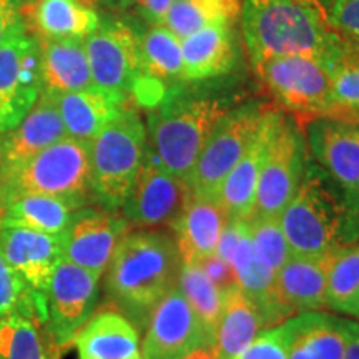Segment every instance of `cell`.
<instances>
[{
    "instance_id": "cell-1",
    "label": "cell",
    "mask_w": 359,
    "mask_h": 359,
    "mask_svg": "<svg viewBox=\"0 0 359 359\" xmlns=\"http://www.w3.org/2000/svg\"><path fill=\"white\" fill-rule=\"evenodd\" d=\"M280 222L293 257L336 255L359 243V195L306 161L302 183Z\"/></svg>"
},
{
    "instance_id": "cell-2",
    "label": "cell",
    "mask_w": 359,
    "mask_h": 359,
    "mask_svg": "<svg viewBox=\"0 0 359 359\" xmlns=\"http://www.w3.org/2000/svg\"><path fill=\"white\" fill-rule=\"evenodd\" d=\"M182 264L173 235L130 231L107 268L105 291L125 318L145 326L156 304L178 286Z\"/></svg>"
},
{
    "instance_id": "cell-3",
    "label": "cell",
    "mask_w": 359,
    "mask_h": 359,
    "mask_svg": "<svg viewBox=\"0 0 359 359\" xmlns=\"http://www.w3.org/2000/svg\"><path fill=\"white\" fill-rule=\"evenodd\" d=\"M241 22L255 69L291 55L313 57L326 65L343 39L326 12L306 0H245Z\"/></svg>"
},
{
    "instance_id": "cell-4",
    "label": "cell",
    "mask_w": 359,
    "mask_h": 359,
    "mask_svg": "<svg viewBox=\"0 0 359 359\" xmlns=\"http://www.w3.org/2000/svg\"><path fill=\"white\" fill-rule=\"evenodd\" d=\"M228 111L222 98L167 92L148 114V151L165 170L188 182L201 150Z\"/></svg>"
},
{
    "instance_id": "cell-5",
    "label": "cell",
    "mask_w": 359,
    "mask_h": 359,
    "mask_svg": "<svg viewBox=\"0 0 359 359\" xmlns=\"http://www.w3.org/2000/svg\"><path fill=\"white\" fill-rule=\"evenodd\" d=\"M147 151V127L138 111L130 107L90 142L92 196L100 208L109 212L122 208Z\"/></svg>"
},
{
    "instance_id": "cell-6",
    "label": "cell",
    "mask_w": 359,
    "mask_h": 359,
    "mask_svg": "<svg viewBox=\"0 0 359 359\" xmlns=\"http://www.w3.org/2000/svg\"><path fill=\"white\" fill-rule=\"evenodd\" d=\"M13 193H42L85 206L93 200L90 143L65 137L47 147L0 180V200Z\"/></svg>"
},
{
    "instance_id": "cell-7",
    "label": "cell",
    "mask_w": 359,
    "mask_h": 359,
    "mask_svg": "<svg viewBox=\"0 0 359 359\" xmlns=\"http://www.w3.org/2000/svg\"><path fill=\"white\" fill-rule=\"evenodd\" d=\"M255 70L283 109L306 118L341 122L331 74L320 60L303 55L278 57Z\"/></svg>"
},
{
    "instance_id": "cell-8",
    "label": "cell",
    "mask_w": 359,
    "mask_h": 359,
    "mask_svg": "<svg viewBox=\"0 0 359 359\" xmlns=\"http://www.w3.org/2000/svg\"><path fill=\"white\" fill-rule=\"evenodd\" d=\"M269 111L262 105H243L223 116L188 177L193 195L217 198L224 177L258 137Z\"/></svg>"
},
{
    "instance_id": "cell-9",
    "label": "cell",
    "mask_w": 359,
    "mask_h": 359,
    "mask_svg": "<svg viewBox=\"0 0 359 359\" xmlns=\"http://www.w3.org/2000/svg\"><path fill=\"white\" fill-rule=\"evenodd\" d=\"M83 45L95 88L125 105L143 75L140 35L125 22H105Z\"/></svg>"
},
{
    "instance_id": "cell-10",
    "label": "cell",
    "mask_w": 359,
    "mask_h": 359,
    "mask_svg": "<svg viewBox=\"0 0 359 359\" xmlns=\"http://www.w3.org/2000/svg\"><path fill=\"white\" fill-rule=\"evenodd\" d=\"M306 161L302 132L278 114L259 172L253 217H281L302 183Z\"/></svg>"
},
{
    "instance_id": "cell-11",
    "label": "cell",
    "mask_w": 359,
    "mask_h": 359,
    "mask_svg": "<svg viewBox=\"0 0 359 359\" xmlns=\"http://www.w3.org/2000/svg\"><path fill=\"white\" fill-rule=\"evenodd\" d=\"M190 198L187 180L175 177L147 151L140 173L120 210L132 226L172 228Z\"/></svg>"
},
{
    "instance_id": "cell-12",
    "label": "cell",
    "mask_w": 359,
    "mask_h": 359,
    "mask_svg": "<svg viewBox=\"0 0 359 359\" xmlns=\"http://www.w3.org/2000/svg\"><path fill=\"white\" fill-rule=\"evenodd\" d=\"M42 92L40 43L25 32L0 47V133L15 128Z\"/></svg>"
},
{
    "instance_id": "cell-13",
    "label": "cell",
    "mask_w": 359,
    "mask_h": 359,
    "mask_svg": "<svg viewBox=\"0 0 359 359\" xmlns=\"http://www.w3.org/2000/svg\"><path fill=\"white\" fill-rule=\"evenodd\" d=\"M98 281L100 276L67 259H62L53 269L45 293L47 325L62 349L74 343L75 334L93 316L100 294Z\"/></svg>"
},
{
    "instance_id": "cell-14",
    "label": "cell",
    "mask_w": 359,
    "mask_h": 359,
    "mask_svg": "<svg viewBox=\"0 0 359 359\" xmlns=\"http://www.w3.org/2000/svg\"><path fill=\"white\" fill-rule=\"evenodd\" d=\"M130 230L123 215L83 206L62 233V259L102 276Z\"/></svg>"
},
{
    "instance_id": "cell-15",
    "label": "cell",
    "mask_w": 359,
    "mask_h": 359,
    "mask_svg": "<svg viewBox=\"0 0 359 359\" xmlns=\"http://www.w3.org/2000/svg\"><path fill=\"white\" fill-rule=\"evenodd\" d=\"M200 348H212V343L177 286L148 318L142 359H183Z\"/></svg>"
},
{
    "instance_id": "cell-16",
    "label": "cell",
    "mask_w": 359,
    "mask_h": 359,
    "mask_svg": "<svg viewBox=\"0 0 359 359\" xmlns=\"http://www.w3.org/2000/svg\"><path fill=\"white\" fill-rule=\"evenodd\" d=\"M0 251L27 290L45 298L53 269L62 262V235L0 224Z\"/></svg>"
},
{
    "instance_id": "cell-17",
    "label": "cell",
    "mask_w": 359,
    "mask_h": 359,
    "mask_svg": "<svg viewBox=\"0 0 359 359\" xmlns=\"http://www.w3.org/2000/svg\"><path fill=\"white\" fill-rule=\"evenodd\" d=\"M65 137L55 98L42 92L25 118L15 128L0 135V180Z\"/></svg>"
},
{
    "instance_id": "cell-18",
    "label": "cell",
    "mask_w": 359,
    "mask_h": 359,
    "mask_svg": "<svg viewBox=\"0 0 359 359\" xmlns=\"http://www.w3.org/2000/svg\"><path fill=\"white\" fill-rule=\"evenodd\" d=\"M47 325V303L30 293L15 311L0 318V359H60Z\"/></svg>"
},
{
    "instance_id": "cell-19",
    "label": "cell",
    "mask_w": 359,
    "mask_h": 359,
    "mask_svg": "<svg viewBox=\"0 0 359 359\" xmlns=\"http://www.w3.org/2000/svg\"><path fill=\"white\" fill-rule=\"evenodd\" d=\"M290 359H344L359 323L331 313L306 311L286 320Z\"/></svg>"
},
{
    "instance_id": "cell-20",
    "label": "cell",
    "mask_w": 359,
    "mask_h": 359,
    "mask_svg": "<svg viewBox=\"0 0 359 359\" xmlns=\"http://www.w3.org/2000/svg\"><path fill=\"white\" fill-rule=\"evenodd\" d=\"M308 147L331 178L359 195V125L313 120L308 125Z\"/></svg>"
},
{
    "instance_id": "cell-21",
    "label": "cell",
    "mask_w": 359,
    "mask_h": 359,
    "mask_svg": "<svg viewBox=\"0 0 359 359\" xmlns=\"http://www.w3.org/2000/svg\"><path fill=\"white\" fill-rule=\"evenodd\" d=\"M228 264L235 273L236 285L243 290V293L248 296L250 302L262 314L266 327L291 318L278 298L276 275L264 266L255 253L248 219L241 222L236 243L228 258Z\"/></svg>"
},
{
    "instance_id": "cell-22",
    "label": "cell",
    "mask_w": 359,
    "mask_h": 359,
    "mask_svg": "<svg viewBox=\"0 0 359 359\" xmlns=\"http://www.w3.org/2000/svg\"><path fill=\"white\" fill-rule=\"evenodd\" d=\"M230 219L217 198L191 193L185 210L172 226L183 263H200L215 255Z\"/></svg>"
},
{
    "instance_id": "cell-23",
    "label": "cell",
    "mask_w": 359,
    "mask_h": 359,
    "mask_svg": "<svg viewBox=\"0 0 359 359\" xmlns=\"http://www.w3.org/2000/svg\"><path fill=\"white\" fill-rule=\"evenodd\" d=\"M25 32L35 39H80L95 32L102 20L83 0H34L22 4Z\"/></svg>"
},
{
    "instance_id": "cell-24",
    "label": "cell",
    "mask_w": 359,
    "mask_h": 359,
    "mask_svg": "<svg viewBox=\"0 0 359 359\" xmlns=\"http://www.w3.org/2000/svg\"><path fill=\"white\" fill-rule=\"evenodd\" d=\"M336 255L291 257L276 273L278 298L290 316L326 306L327 278Z\"/></svg>"
},
{
    "instance_id": "cell-25",
    "label": "cell",
    "mask_w": 359,
    "mask_h": 359,
    "mask_svg": "<svg viewBox=\"0 0 359 359\" xmlns=\"http://www.w3.org/2000/svg\"><path fill=\"white\" fill-rule=\"evenodd\" d=\"M79 359H142V344L133 323L118 311H102L75 334Z\"/></svg>"
},
{
    "instance_id": "cell-26",
    "label": "cell",
    "mask_w": 359,
    "mask_h": 359,
    "mask_svg": "<svg viewBox=\"0 0 359 359\" xmlns=\"http://www.w3.org/2000/svg\"><path fill=\"white\" fill-rule=\"evenodd\" d=\"M43 92L50 97L95 88L83 40L37 39Z\"/></svg>"
},
{
    "instance_id": "cell-27",
    "label": "cell",
    "mask_w": 359,
    "mask_h": 359,
    "mask_svg": "<svg viewBox=\"0 0 359 359\" xmlns=\"http://www.w3.org/2000/svg\"><path fill=\"white\" fill-rule=\"evenodd\" d=\"M276 115V111H269L258 137L219 185L217 200L231 219L253 218L259 172H262L264 151H266L269 133H271Z\"/></svg>"
},
{
    "instance_id": "cell-28",
    "label": "cell",
    "mask_w": 359,
    "mask_h": 359,
    "mask_svg": "<svg viewBox=\"0 0 359 359\" xmlns=\"http://www.w3.org/2000/svg\"><path fill=\"white\" fill-rule=\"evenodd\" d=\"M183 72L182 79H217L231 70L236 60L235 37L231 25H210L182 40Z\"/></svg>"
},
{
    "instance_id": "cell-29",
    "label": "cell",
    "mask_w": 359,
    "mask_h": 359,
    "mask_svg": "<svg viewBox=\"0 0 359 359\" xmlns=\"http://www.w3.org/2000/svg\"><path fill=\"white\" fill-rule=\"evenodd\" d=\"M2 222L30 230L62 235L69 226L77 210L83 208L74 201L42 193H13L0 200Z\"/></svg>"
},
{
    "instance_id": "cell-30",
    "label": "cell",
    "mask_w": 359,
    "mask_h": 359,
    "mask_svg": "<svg viewBox=\"0 0 359 359\" xmlns=\"http://www.w3.org/2000/svg\"><path fill=\"white\" fill-rule=\"evenodd\" d=\"M266 330L262 314L238 285L223 293V309L219 316L212 351L217 359H235Z\"/></svg>"
},
{
    "instance_id": "cell-31",
    "label": "cell",
    "mask_w": 359,
    "mask_h": 359,
    "mask_svg": "<svg viewBox=\"0 0 359 359\" xmlns=\"http://www.w3.org/2000/svg\"><path fill=\"white\" fill-rule=\"evenodd\" d=\"M53 98L67 137L88 143L127 107L97 88L62 93Z\"/></svg>"
},
{
    "instance_id": "cell-32",
    "label": "cell",
    "mask_w": 359,
    "mask_h": 359,
    "mask_svg": "<svg viewBox=\"0 0 359 359\" xmlns=\"http://www.w3.org/2000/svg\"><path fill=\"white\" fill-rule=\"evenodd\" d=\"M241 7V0H175L161 25L183 40L205 27L231 25Z\"/></svg>"
},
{
    "instance_id": "cell-33",
    "label": "cell",
    "mask_w": 359,
    "mask_h": 359,
    "mask_svg": "<svg viewBox=\"0 0 359 359\" xmlns=\"http://www.w3.org/2000/svg\"><path fill=\"white\" fill-rule=\"evenodd\" d=\"M325 67L333 80L341 122L359 125V39L343 35L338 50Z\"/></svg>"
},
{
    "instance_id": "cell-34",
    "label": "cell",
    "mask_w": 359,
    "mask_h": 359,
    "mask_svg": "<svg viewBox=\"0 0 359 359\" xmlns=\"http://www.w3.org/2000/svg\"><path fill=\"white\" fill-rule=\"evenodd\" d=\"M143 77L163 83L182 79V40L165 25H151L140 35Z\"/></svg>"
},
{
    "instance_id": "cell-35",
    "label": "cell",
    "mask_w": 359,
    "mask_h": 359,
    "mask_svg": "<svg viewBox=\"0 0 359 359\" xmlns=\"http://www.w3.org/2000/svg\"><path fill=\"white\" fill-rule=\"evenodd\" d=\"M178 288L190 303L213 348L215 333L223 309V291L210 280L200 263L182 264Z\"/></svg>"
},
{
    "instance_id": "cell-36",
    "label": "cell",
    "mask_w": 359,
    "mask_h": 359,
    "mask_svg": "<svg viewBox=\"0 0 359 359\" xmlns=\"http://www.w3.org/2000/svg\"><path fill=\"white\" fill-rule=\"evenodd\" d=\"M359 291V243L339 251L331 263L327 278L326 308L346 313Z\"/></svg>"
},
{
    "instance_id": "cell-37",
    "label": "cell",
    "mask_w": 359,
    "mask_h": 359,
    "mask_svg": "<svg viewBox=\"0 0 359 359\" xmlns=\"http://www.w3.org/2000/svg\"><path fill=\"white\" fill-rule=\"evenodd\" d=\"M248 222L255 253L259 262L276 275L293 257L280 217H253Z\"/></svg>"
},
{
    "instance_id": "cell-38",
    "label": "cell",
    "mask_w": 359,
    "mask_h": 359,
    "mask_svg": "<svg viewBox=\"0 0 359 359\" xmlns=\"http://www.w3.org/2000/svg\"><path fill=\"white\" fill-rule=\"evenodd\" d=\"M235 359H290L286 321L259 331L250 346Z\"/></svg>"
},
{
    "instance_id": "cell-39",
    "label": "cell",
    "mask_w": 359,
    "mask_h": 359,
    "mask_svg": "<svg viewBox=\"0 0 359 359\" xmlns=\"http://www.w3.org/2000/svg\"><path fill=\"white\" fill-rule=\"evenodd\" d=\"M29 294L30 291L27 290L24 281L13 271L0 251V318L15 311Z\"/></svg>"
},
{
    "instance_id": "cell-40",
    "label": "cell",
    "mask_w": 359,
    "mask_h": 359,
    "mask_svg": "<svg viewBox=\"0 0 359 359\" xmlns=\"http://www.w3.org/2000/svg\"><path fill=\"white\" fill-rule=\"evenodd\" d=\"M327 20L336 32L359 39V0H334Z\"/></svg>"
},
{
    "instance_id": "cell-41",
    "label": "cell",
    "mask_w": 359,
    "mask_h": 359,
    "mask_svg": "<svg viewBox=\"0 0 359 359\" xmlns=\"http://www.w3.org/2000/svg\"><path fill=\"white\" fill-rule=\"evenodd\" d=\"M25 34L19 0H0V47Z\"/></svg>"
},
{
    "instance_id": "cell-42",
    "label": "cell",
    "mask_w": 359,
    "mask_h": 359,
    "mask_svg": "<svg viewBox=\"0 0 359 359\" xmlns=\"http://www.w3.org/2000/svg\"><path fill=\"white\" fill-rule=\"evenodd\" d=\"M200 264L201 268L205 269L206 275L210 276V280H212L223 293L228 288H231L233 285H236V278L235 273H233V268L228 263H224L222 258H218L217 255H212V257L200 262Z\"/></svg>"
},
{
    "instance_id": "cell-43",
    "label": "cell",
    "mask_w": 359,
    "mask_h": 359,
    "mask_svg": "<svg viewBox=\"0 0 359 359\" xmlns=\"http://www.w3.org/2000/svg\"><path fill=\"white\" fill-rule=\"evenodd\" d=\"M173 2L175 0H143L138 7L147 22H150L151 25H160L163 24Z\"/></svg>"
},
{
    "instance_id": "cell-44",
    "label": "cell",
    "mask_w": 359,
    "mask_h": 359,
    "mask_svg": "<svg viewBox=\"0 0 359 359\" xmlns=\"http://www.w3.org/2000/svg\"><path fill=\"white\" fill-rule=\"evenodd\" d=\"M183 359H217V356H215L212 348H200V349H195V351L190 353Z\"/></svg>"
},
{
    "instance_id": "cell-45",
    "label": "cell",
    "mask_w": 359,
    "mask_h": 359,
    "mask_svg": "<svg viewBox=\"0 0 359 359\" xmlns=\"http://www.w3.org/2000/svg\"><path fill=\"white\" fill-rule=\"evenodd\" d=\"M344 359H359V331L351 339V343L348 344L346 353H344Z\"/></svg>"
},
{
    "instance_id": "cell-46",
    "label": "cell",
    "mask_w": 359,
    "mask_h": 359,
    "mask_svg": "<svg viewBox=\"0 0 359 359\" xmlns=\"http://www.w3.org/2000/svg\"><path fill=\"white\" fill-rule=\"evenodd\" d=\"M103 6L114 8V11H125L128 8V0H100Z\"/></svg>"
},
{
    "instance_id": "cell-47",
    "label": "cell",
    "mask_w": 359,
    "mask_h": 359,
    "mask_svg": "<svg viewBox=\"0 0 359 359\" xmlns=\"http://www.w3.org/2000/svg\"><path fill=\"white\" fill-rule=\"evenodd\" d=\"M344 314H348V316L356 318V320H359V291H358L356 298L353 299V303L349 304L348 309H346V313H344Z\"/></svg>"
},
{
    "instance_id": "cell-48",
    "label": "cell",
    "mask_w": 359,
    "mask_h": 359,
    "mask_svg": "<svg viewBox=\"0 0 359 359\" xmlns=\"http://www.w3.org/2000/svg\"><path fill=\"white\" fill-rule=\"evenodd\" d=\"M306 2L313 4V6H316L318 8H321V11L326 12V15H327V11H330V7L333 6L334 0H306Z\"/></svg>"
},
{
    "instance_id": "cell-49",
    "label": "cell",
    "mask_w": 359,
    "mask_h": 359,
    "mask_svg": "<svg viewBox=\"0 0 359 359\" xmlns=\"http://www.w3.org/2000/svg\"><path fill=\"white\" fill-rule=\"evenodd\" d=\"M143 2V0H128V6L130 7H132L133 6V4H137V6H140V4Z\"/></svg>"
},
{
    "instance_id": "cell-50",
    "label": "cell",
    "mask_w": 359,
    "mask_h": 359,
    "mask_svg": "<svg viewBox=\"0 0 359 359\" xmlns=\"http://www.w3.org/2000/svg\"><path fill=\"white\" fill-rule=\"evenodd\" d=\"M29 2H34V0H20V6L22 4H29Z\"/></svg>"
},
{
    "instance_id": "cell-51",
    "label": "cell",
    "mask_w": 359,
    "mask_h": 359,
    "mask_svg": "<svg viewBox=\"0 0 359 359\" xmlns=\"http://www.w3.org/2000/svg\"><path fill=\"white\" fill-rule=\"evenodd\" d=\"M0 222H2V205H0Z\"/></svg>"
},
{
    "instance_id": "cell-52",
    "label": "cell",
    "mask_w": 359,
    "mask_h": 359,
    "mask_svg": "<svg viewBox=\"0 0 359 359\" xmlns=\"http://www.w3.org/2000/svg\"><path fill=\"white\" fill-rule=\"evenodd\" d=\"M0 135H2V133H0Z\"/></svg>"
},
{
    "instance_id": "cell-53",
    "label": "cell",
    "mask_w": 359,
    "mask_h": 359,
    "mask_svg": "<svg viewBox=\"0 0 359 359\" xmlns=\"http://www.w3.org/2000/svg\"><path fill=\"white\" fill-rule=\"evenodd\" d=\"M19 2H20V0H19Z\"/></svg>"
}]
</instances>
